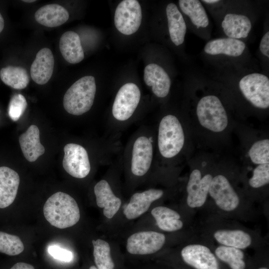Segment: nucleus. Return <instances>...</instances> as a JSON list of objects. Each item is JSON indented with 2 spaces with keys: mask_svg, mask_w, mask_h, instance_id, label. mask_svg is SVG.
<instances>
[{
  "mask_svg": "<svg viewBox=\"0 0 269 269\" xmlns=\"http://www.w3.org/2000/svg\"><path fill=\"white\" fill-rule=\"evenodd\" d=\"M43 214L53 226L65 229L75 225L80 220V213L75 200L70 195L57 192L45 202Z\"/></svg>",
  "mask_w": 269,
  "mask_h": 269,
  "instance_id": "obj_1",
  "label": "nucleus"
},
{
  "mask_svg": "<svg viewBox=\"0 0 269 269\" xmlns=\"http://www.w3.org/2000/svg\"><path fill=\"white\" fill-rule=\"evenodd\" d=\"M197 123L212 134H222L229 125L227 112L221 100L216 95H207L198 101L196 107Z\"/></svg>",
  "mask_w": 269,
  "mask_h": 269,
  "instance_id": "obj_2",
  "label": "nucleus"
},
{
  "mask_svg": "<svg viewBox=\"0 0 269 269\" xmlns=\"http://www.w3.org/2000/svg\"><path fill=\"white\" fill-rule=\"evenodd\" d=\"M185 141L184 129L178 118L172 114L163 117L157 133V146L160 155L165 159L175 157L183 150Z\"/></svg>",
  "mask_w": 269,
  "mask_h": 269,
  "instance_id": "obj_3",
  "label": "nucleus"
},
{
  "mask_svg": "<svg viewBox=\"0 0 269 269\" xmlns=\"http://www.w3.org/2000/svg\"><path fill=\"white\" fill-rule=\"evenodd\" d=\"M96 92V85L93 76L81 78L66 92L63 100L65 110L75 116L87 113L93 106Z\"/></svg>",
  "mask_w": 269,
  "mask_h": 269,
  "instance_id": "obj_4",
  "label": "nucleus"
},
{
  "mask_svg": "<svg viewBox=\"0 0 269 269\" xmlns=\"http://www.w3.org/2000/svg\"><path fill=\"white\" fill-rule=\"evenodd\" d=\"M239 88L244 98L253 107L261 110L269 107V79L263 74L253 73L243 77Z\"/></svg>",
  "mask_w": 269,
  "mask_h": 269,
  "instance_id": "obj_5",
  "label": "nucleus"
},
{
  "mask_svg": "<svg viewBox=\"0 0 269 269\" xmlns=\"http://www.w3.org/2000/svg\"><path fill=\"white\" fill-rule=\"evenodd\" d=\"M140 96V91L134 83H127L123 85L113 103L112 112L114 118L120 122L129 119L135 111Z\"/></svg>",
  "mask_w": 269,
  "mask_h": 269,
  "instance_id": "obj_6",
  "label": "nucleus"
},
{
  "mask_svg": "<svg viewBox=\"0 0 269 269\" xmlns=\"http://www.w3.org/2000/svg\"><path fill=\"white\" fill-rule=\"evenodd\" d=\"M141 8L137 0H124L118 5L114 23L121 33L125 35L135 33L141 24Z\"/></svg>",
  "mask_w": 269,
  "mask_h": 269,
  "instance_id": "obj_7",
  "label": "nucleus"
},
{
  "mask_svg": "<svg viewBox=\"0 0 269 269\" xmlns=\"http://www.w3.org/2000/svg\"><path fill=\"white\" fill-rule=\"evenodd\" d=\"M209 195L221 210L230 212L239 205L240 198L228 178L224 174L213 176Z\"/></svg>",
  "mask_w": 269,
  "mask_h": 269,
  "instance_id": "obj_8",
  "label": "nucleus"
},
{
  "mask_svg": "<svg viewBox=\"0 0 269 269\" xmlns=\"http://www.w3.org/2000/svg\"><path fill=\"white\" fill-rule=\"evenodd\" d=\"M62 165L65 170L71 176L83 178L90 172L91 165L86 149L82 145L74 143L66 144Z\"/></svg>",
  "mask_w": 269,
  "mask_h": 269,
  "instance_id": "obj_9",
  "label": "nucleus"
},
{
  "mask_svg": "<svg viewBox=\"0 0 269 269\" xmlns=\"http://www.w3.org/2000/svg\"><path fill=\"white\" fill-rule=\"evenodd\" d=\"M213 177L209 173L203 175L199 168L192 170L186 185V202L189 207L198 208L204 204Z\"/></svg>",
  "mask_w": 269,
  "mask_h": 269,
  "instance_id": "obj_10",
  "label": "nucleus"
},
{
  "mask_svg": "<svg viewBox=\"0 0 269 269\" xmlns=\"http://www.w3.org/2000/svg\"><path fill=\"white\" fill-rule=\"evenodd\" d=\"M165 242L163 234L152 231H141L131 235L128 239L126 248L133 255H149L160 250Z\"/></svg>",
  "mask_w": 269,
  "mask_h": 269,
  "instance_id": "obj_11",
  "label": "nucleus"
},
{
  "mask_svg": "<svg viewBox=\"0 0 269 269\" xmlns=\"http://www.w3.org/2000/svg\"><path fill=\"white\" fill-rule=\"evenodd\" d=\"M153 148L150 139L144 135L138 136L134 141L131 157V171L137 176L145 174L153 159Z\"/></svg>",
  "mask_w": 269,
  "mask_h": 269,
  "instance_id": "obj_12",
  "label": "nucleus"
},
{
  "mask_svg": "<svg viewBox=\"0 0 269 269\" xmlns=\"http://www.w3.org/2000/svg\"><path fill=\"white\" fill-rule=\"evenodd\" d=\"M181 255L186 264L195 269H220L216 256L204 245H187L182 249Z\"/></svg>",
  "mask_w": 269,
  "mask_h": 269,
  "instance_id": "obj_13",
  "label": "nucleus"
},
{
  "mask_svg": "<svg viewBox=\"0 0 269 269\" xmlns=\"http://www.w3.org/2000/svg\"><path fill=\"white\" fill-rule=\"evenodd\" d=\"M163 195L162 190L154 188L135 193L125 207L124 214L129 220L135 219L146 212L151 203L160 198Z\"/></svg>",
  "mask_w": 269,
  "mask_h": 269,
  "instance_id": "obj_14",
  "label": "nucleus"
},
{
  "mask_svg": "<svg viewBox=\"0 0 269 269\" xmlns=\"http://www.w3.org/2000/svg\"><path fill=\"white\" fill-rule=\"evenodd\" d=\"M20 183L18 174L5 166L0 167V209L9 207L14 201Z\"/></svg>",
  "mask_w": 269,
  "mask_h": 269,
  "instance_id": "obj_15",
  "label": "nucleus"
},
{
  "mask_svg": "<svg viewBox=\"0 0 269 269\" xmlns=\"http://www.w3.org/2000/svg\"><path fill=\"white\" fill-rule=\"evenodd\" d=\"M143 79L145 84L151 87L153 93L158 98L166 97L170 91L171 80L160 66L151 63L145 66Z\"/></svg>",
  "mask_w": 269,
  "mask_h": 269,
  "instance_id": "obj_16",
  "label": "nucleus"
},
{
  "mask_svg": "<svg viewBox=\"0 0 269 269\" xmlns=\"http://www.w3.org/2000/svg\"><path fill=\"white\" fill-rule=\"evenodd\" d=\"M54 58L48 48L40 49L30 67L32 79L39 85H44L50 79L54 69Z\"/></svg>",
  "mask_w": 269,
  "mask_h": 269,
  "instance_id": "obj_17",
  "label": "nucleus"
},
{
  "mask_svg": "<svg viewBox=\"0 0 269 269\" xmlns=\"http://www.w3.org/2000/svg\"><path fill=\"white\" fill-rule=\"evenodd\" d=\"M97 206L103 208V214L108 219L112 218L119 211L121 200L113 193L108 181L101 180L94 188Z\"/></svg>",
  "mask_w": 269,
  "mask_h": 269,
  "instance_id": "obj_18",
  "label": "nucleus"
},
{
  "mask_svg": "<svg viewBox=\"0 0 269 269\" xmlns=\"http://www.w3.org/2000/svg\"><path fill=\"white\" fill-rule=\"evenodd\" d=\"M19 142L25 158L29 162L36 161L45 152V148L40 141L39 130L36 125H31L20 135Z\"/></svg>",
  "mask_w": 269,
  "mask_h": 269,
  "instance_id": "obj_19",
  "label": "nucleus"
},
{
  "mask_svg": "<svg viewBox=\"0 0 269 269\" xmlns=\"http://www.w3.org/2000/svg\"><path fill=\"white\" fill-rule=\"evenodd\" d=\"M246 44L239 39L231 38H220L208 41L205 45L204 50L211 55H225L238 57L245 51Z\"/></svg>",
  "mask_w": 269,
  "mask_h": 269,
  "instance_id": "obj_20",
  "label": "nucleus"
},
{
  "mask_svg": "<svg viewBox=\"0 0 269 269\" xmlns=\"http://www.w3.org/2000/svg\"><path fill=\"white\" fill-rule=\"evenodd\" d=\"M59 49L64 59L71 64H77L84 58V53L79 35L73 31H67L61 36Z\"/></svg>",
  "mask_w": 269,
  "mask_h": 269,
  "instance_id": "obj_21",
  "label": "nucleus"
},
{
  "mask_svg": "<svg viewBox=\"0 0 269 269\" xmlns=\"http://www.w3.org/2000/svg\"><path fill=\"white\" fill-rule=\"evenodd\" d=\"M221 26L228 38L236 39L246 38L252 28V23L248 17L232 13L225 15Z\"/></svg>",
  "mask_w": 269,
  "mask_h": 269,
  "instance_id": "obj_22",
  "label": "nucleus"
},
{
  "mask_svg": "<svg viewBox=\"0 0 269 269\" xmlns=\"http://www.w3.org/2000/svg\"><path fill=\"white\" fill-rule=\"evenodd\" d=\"M67 10L58 4H49L40 7L34 14L35 20L48 27L59 26L69 19Z\"/></svg>",
  "mask_w": 269,
  "mask_h": 269,
  "instance_id": "obj_23",
  "label": "nucleus"
},
{
  "mask_svg": "<svg viewBox=\"0 0 269 269\" xmlns=\"http://www.w3.org/2000/svg\"><path fill=\"white\" fill-rule=\"evenodd\" d=\"M166 12L170 39L175 45H180L184 41L186 33V25L183 17L174 3L167 5Z\"/></svg>",
  "mask_w": 269,
  "mask_h": 269,
  "instance_id": "obj_24",
  "label": "nucleus"
},
{
  "mask_svg": "<svg viewBox=\"0 0 269 269\" xmlns=\"http://www.w3.org/2000/svg\"><path fill=\"white\" fill-rule=\"evenodd\" d=\"M151 213L158 228L163 231L174 232L183 227L180 214L169 208L157 206L152 209Z\"/></svg>",
  "mask_w": 269,
  "mask_h": 269,
  "instance_id": "obj_25",
  "label": "nucleus"
},
{
  "mask_svg": "<svg viewBox=\"0 0 269 269\" xmlns=\"http://www.w3.org/2000/svg\"><path fill=\"white\" fill-rule=\"evenodd\" d=\"M213 236L216 241L222 246L241 250L248 248L252 243L251 236L241 230H219Z\"/></svg>",
  "mask_w": 269,
  "mask_h": 269,
  "instance_id": "obj_26",
  "label": "nucleus"
},
{
  "mask_svg": "<svg viewBox=\"0 0 269 269\" xmlns=\"http://www.w3.org/2000/svg\"><path fill=\"white\" fill-rule=\"evenodd\" d=\"M178 3L182 11L189 17L197 28H205L208 26V16L199 0H179Z\"/></svg>",
  "mask_w": 269,
  "mask_h": 269,
  "instance_id": "obj_27",
  "label": "nucleus"
},
{
  "mask_svg": "<svg viewBox=\"0 0 269 269\" xmlns=\"http://www.w3.org/2000/svg\"><path fill=\"white\" fill-rule=\"evenodd\" d=\"M0 77L5 85L15 89H24L29 82L26 69L19 66H8L1 68Z\"/></svg>",
  "mask_w": 269,
  "mask_h": 269,
  "instance_id": "obj_28",
  "label": "nucleus"
},
{
  "mask_svg": "<svg viewBox=\"0 0 269 269\" xmlns=\"http://www.w3.org/2000/svg\"><path fill=\"white\" fill-rule=\"evenodd\" d=\"M215 253L216 256L227 264L231 269H245L244 253L242 250L222 245L216 249Z\"/></svg>",
  "mask_w": 269,
  "mask_h": 269,
  "instance_id": "obj_29",
  "label": "nucleus"
},
{
  "mask_svg": "<svg viewBox=\"0 0 269 269\" xmlns=\"http://www.w3.org/2000/svg\"><path fill=\"white\" fill-rule=\"evenodd\" d=\"M94 262L98 269H114L115 264L111 257L109 243L102 239L92 240Z\"/></svg>",
  "mask_w": 269,
  "mask_h": 269,
  "instance_id": "obj_30",
  "label": "nucleus"
},
{
  "mask_svg": "<svg viewBox=\"0 0 269 269\" xmlns=\"http://www.w3.org/2000/svg\"><path fill=\"white\" fill-rule=\"evenodd\" d=\"M247 154L250 162L254 165L269 163V139L261 138L255 141Z\"/></svg>",
  "mask_w": 269,
  "mask_h": 269,
  "instance_id": "obj_31",
  "label": "nucleus"
},
{
  "mask_svg": "<svg viewBox=\"0 0 269 269\" xmlns=\"http://www.w3.org/2000/svg\"><path fill=\"white\" fill-rule=\"evenodd\" d=\"M24 249V245L19 237L0 231V253L13 256L21 253Z\"/></svg>",
  "mask_w": 269,
  "mask_h": 269,
  "instance_id": "obj_32",
  "label": "nucleus"
},
{
  "mask_svg": "<svg viewBox=\"0 0 269 269\" xmlns=\"http://www.w3.org/2000/svg\"><path fill=\"white\" fill-rule=\"evenodd\" d=\"M269 183V163L256 165L249 180V185L253 188L258 189L267 185Z\"/></svg>",
  "mask_w": 269,
  "mask_h": 269,
  "instance_id": "obj_33",
  "label": "nucleus"
},
{
  "mask_svg": "<svg viewBox=\"0 0 269 269\" xmlns=\"http://www.w3.org/2000/svg\"><path fill=\"white\" fill-rule=\"evenodd\" d=\"M27 102L25 97L20 94H15L10 99L8 115L13 121L19 119L27 107Z\"/></svg>",
  "mask_w": 269,
  "mask_h": 269,
  "instance_id": "obj_34",
  "label": "nucleus"
},
{
  "mask_svg": "<svg viewBox=\"0 0 269 269\" xmlns=\"http://www.w3.org/2000/svg\"><path fill=\"white\" fill-rule=\"evenodd\" d=\"M49 254L55 259L65 262H69L73 258L72 253L57 246H51L48 249Z\"/></svg>",
  "mask_w": 269,
  "mask_h": 269,
  "instance_id": "obj_35",
  "label": "nucleus"
},
{
  "mask_svg": "<svg viewBox=\"0 0 269 269\" xmlns=\"http://www.w3.org/2000/svg\"><path fill=\"white\" fill-rule=\"evenodd\" d=\"M260 50L265 56L269 57V32L267 31L262 37L260 44Z\"/></svg>",
  "mask_w": 269,
  "mask_h": 269,
  "instance_id": "obj_36",
  "label": "nucleus"
},
{
  "mask_svg": "<svg viewBox=\"0 0 269 269\" xmlns=\"http://www.w3.org/2000/svg\"><path fill=\"white\" fill-rule=\"evenodd\" d=\"M10 269H35L34 267L31 265L19 262L14 264Z\"/></svg>",
  "mask_w": 269,
  "mask_h": 269,
  "instance_id": "obj_37",
  "label": "nucleus"
},
{
  "mask_svg": "<svg viewBox=\"0 0 269 269\" xmlns=\"http://www.w3.org/2000/svg\"><path fill=\"white\" fill-rule=\"evenodd\" d=\"M4 25L3 18L0 13V33L2 31Z\"/></svg>",
  "mask_w": 269,
  "mask_h": 269,
  "instance_id": "obj_38",
  "label": "nucleus"
},
{
  "mask_svg": "<svg viewBox=\"0 0 269 269\" xmlns=\"http://www.w3.org/2000/svg\"><path fill=\"white\" fill-rule=\"evenodd\" d=\"M203 2L208 3V4H213L215 3H217L219 2L220 1L218 0H202Z\"/></svg>",
  "mask_w": 269,
  "mask_h": 269,
  "instance_id": "obj_39",
  "label": "nucleus"
},
{
  "mask_svg": "<svg viewBox=\"0 0 269 269\" xmlns=\"http://www.w3.org/2000/svg\"><path fill=\"white\" fill-rule=\"evenodd\" d=\"M36 0H22V1L23 2H35Z\"/></svg>",
  "mask_w": 269,
  "mask_h": 269,
  "instance_id": "obj_40",
  "label": "nucleus"
},
{
  "mask_svg": "<svg viewBox=\"0 0 269 269\" xmlns=\"http://www.w3.org/2000/svg\"><path fill=\"white\" fill-rule=\"evenodd\" d=\"M89 269H98L96 267L92 266L90 267Z\"/></svg>",
  "mask_w": 269,
  "mask_h": 269,
  "instance_id": "obj_41",
  "label": "nucleus"
},
{
  "mask_svg": "<svg viewBox=\"0 0 269 269\" xmlns=\"http://www.w3.org/2000/svg\"><path fill=\"white\" fill-rule=\"evenodd\" d=\"M258 269H268L267 268H265V267H262V268H259Z\"/></svg>",
  "mask_w": 269,
  "mask_h": 269,
  "instance_id": "obj_42",
  "label": "nucleus"
}]
</instances>
